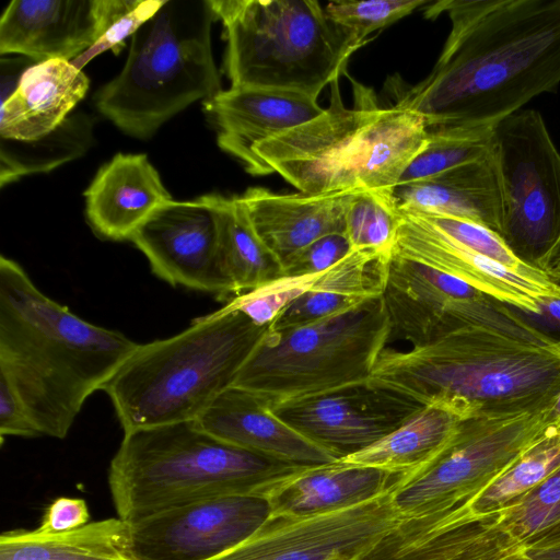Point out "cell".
I'll return each mask as SVG.
<instances>
[{
	"label": "cell",
	"instance_id": "cell-10",
	"mask_svg": "<svg viewBox=\"0 0 560 560\" xmlns=\"http://www.w3.org/2000/svg\"><path fill=\"white\" fill-rule=\"evenodd\" d=\"M549 411L483 413L463 419L436 456L394 483L392 502L404 523L467 508L557 428Z\"/></svg>",
	"mask_w": 560,
	"mask_h": 560
},
{
	"label": "cell",
	"instance_id": "cell-4",
	"mask_svg": "<svg viewBox=\"0 0 560 560\" xmlns=\"http://www.w3.org/2000/svg\"><path fill=\"white\" fill-rule=\"evenodd\" d=\"M329 85V106L318 117L254 147L259 175L278 173L304 194L361 189L394 196L428 143L424 119L377 107L365 94L347 108L339 78Z\"/></svg>",
	"mask_w": 560,
	"mask_h": 560
},
{
	"label": "cell",
	"instance_id": "cell-34",
	"mask_svg": "<svg viewBox=\"0 0 560 560\" xmlns=\"http://www.w3.org/2000/svg\"><path fill=\"white\" fill-rule=\"evenodd\" d=\"M166 0H94L96 42L71 62L80 70L106 50L119 52L132 35L165 4Z\"/></svg>",
	"mask_w": 560,
	"mask_h": 560
},
{
	"label": "cell",
	"instance_id": "cell-40",
	"mask_svg": "<svg viewBox=\"0 0 560 560\" xmlns=\"http://www.w3.org/2000/svg\"><path fill=\"white\" fill-rule=\"evenodd\" d=\"M90 512L83 499L60 497L46 509L37 532L51 535L78 529L89 523Z\"/></svg>",
	"mask_w": 560,
	"mask_h": 560
},
{
	"label": "cell",
	"instance_id": "cell-28",
	"mask_svg": "<svg viewBox=\"0 0 560 560\" xmlns=\"http://www.w3.org/2000/svg\"><path fill=\"white\" fill-rule=\"evenodd\" d=\"M218 218V266L231 299L283 276L278 257L254 231L236 196L214 195Z\"/></svg>",
	"mask_w": 560,
	"mask_h": 560
},
{
	"label": "cell",
	"instance_id": "cell-22",
	"mask_svg": "<svg viewBox=\"0 0 560 560\" xmlns=\"http://www.w3.org/2000/svg\"><path fill=\"white\" fill-rule=\"evenodd\" d=\"M89 78L71 61L28 67L15 89L1 93L0 138L31 142L59 128L89 90Z\"/></svg>",
	"mask_w": 560,
	"mask_h": 560
},
{
	"label": "cell",
	"instance_id": "cell-6",
	"mask_svg": "<svg viewBox=\"0 0 560 560\" xmlns=\"http://www.w3.org/2000/svg\"><path fill=\"white\" fill-rule=\"evenodd\" d=\"M301 468L229 444L191 420L125 433L108 486L118 517L135 523L212 498L259 494Z\"/></svg>",
	"mask_w": 560,
	"mask_h": 560
},
{
	"label": "cell",
	"instance_id": "cell-11",
	"mask_svg": "<svg viewBox=\"0 0 560 560\" xmlns=\"http://www.w3.org/2000/svg\"><path fill=\"white\" fill-rule=\"evenodd\" d=\"M490 145L501 190L500 237L535 267L560 234V153L534 109L501 120Z\"/></svg>",
	"mask_w": 560,
	"mask_h": 560
},
{
	"label": "cell",
	"instance_id": "cell-17",
	"mask_svg": "<svg viewBox=\"0 0 560 560\" xmlns=\"http://www.w3.org/2000/svg\"><path fill=\"white\" fill-rule=\"evenodd\" d=\"M215 122L219 147L259 175L254 147L318 117L324 108L307 95L264 88H230L203 102Z\"/></svg>",
	"mask_w": 560,
	"mask_h": 560
},
{
	"label": "cell",
	"instance_id": "cell-18",
	"mask_svg": "<svg viewBox=\"0 0 560 560\" xmlns=\"http://www.w3.org/2000/svg\"><path fill=\"white\" fill-rule=\"evenodd\" d=\"M359 191L283 195L252 187L236 200L256 234L283 264L325 235L346 234V213Z\"/></svg>",
	"mask_w": 560,
	"mask_h": 560
},
{
	"label": "cell",
	"instance_id": "cell-8",
	"mask_svg": "<svg viewBox=\"0 0 560 560\" xmlns=\"http://www.w3.org/2000/svg\"><path fill=\"white\" fill-rule=\"evenodd\" d=\"M224 27L232 88L291 91L317 100L368 42L315 0H209Z\"/></svg>",
	"mask_w": 560,
	"mask_h": 560
},
{
	"label": "cell",
	"instance_id": "cell-20",
	"mask_svg": "<svg viewBox=\"0 0 560 560\" xmlns=\"http://www.w3.org/2000/svg\"><path fill=\"white\" fill-rule=\"evenodd\" d=\"M97 38L94 0H13L0 20V52L72 61Z\"/></svg>",
	"mask_w": 560,
	"mask_h": 560
},
{
	"label": "cell",
	"instance_id": "cell-5",
	"mask_svg": "<svg viewBox=\"0 0 560 560\" xmlns=\"http://www.w3.org/2000/svg\"><path fill=\"white\" fill-rule=\"evenodd\" d=\"M269 328L226 303L171 338L138 345L102 387L124 432L196 420L234 385Z\"/></svg>",
	"mask_w": 560,
	"mask_h": 560
},
{
	"label": "cell",
	"instance_id": "cell-41",
	"mask_svg": "<svg viewBox=\"0 0 560 560\" xmlns=\"http://www.w3.org/2000/svg\"><path fill=\"white\" fill-rule=\"evenodd\" d=\"M524 555L529 560H560V541L526 548Z\"/></svg>",
	"mask_w": 560,
	"mask_h": 560
},
{
	"label": "cell",
	"instance_id": "cell-26",
	"mask_svg": "<svg viewBox=\"0 0 560 560\" xmlns=\"http://www.w3.org/2000/svg\"><path fill=\"white\" fill-rule=\"evenodd\" d=\"M0 560H135L130 526L107 518L67 533L45 535L36 529L5 532L0 537Z\"/></svg>",
	"mask_w": 560,
	"mask_h": 560
},
{
	"label": "cell",
	"instance_id": "cell-12",
	"mask_svg": "<svg viewBox=\"0 0 560 560\" xmlns=\"http://www.w3.org/2000/svg\"><path fill=\"white\" fill-rule=\"evenodd\" d=\"M392 488L364 503L322 515L270 514L250 537L212 560H365L404 523L393 505Z\"/></svg>",
	"mask_w": 560,
	"mask_h": 560
},
{
	"label": "cell",
	"instance_id": "cell-29",
	"mask_svg": "<svg viewBox=\"0 0 560 560\" xmlns=\"http://www.w3.org/2000/svg\"><path fill=\"white\" fill-rule=\"evenodd\" d=\"M92 122L81 113L69 116L59 128L35 141L0 138L1 186L25 175L48 172L82 155L93 140Z\"/></svg>",
	"mask_w": 560,
	"mask_h": 560
},
{
	"label": "cell",
	"instance_id": "cell-45",
	"mask_svg": "<svg viewBox=\"0 0 560 560\" xmlns=\"http://www.w3.org/2000/svg\"><path fill=\"white\" fill-rule=\"evenodd\" d=\"M511 560H529L528 558L525 557V555H522V556H518L516 558H513Z\"/></svg>",
	"mask_w": 560,
	"mask_h": 560
},
{
	"label": "cell",
	"instance_id": "cell-32",
	"mask_svg": "<svg viewBox=\"0 0 560 560\" xmlns=\"http://www.w3.org/2000/svg\"><path fill=\"white\" fill-rule=\"evenodd\" d=\"M427 130V145L405 171L398 186L432 178L491 152L490 133L477 137L443 128Z\"/></svg>",
	"mask_w": 560,
	"mask_h": 560
},
{
	"label": "cell",
	"instance_id": "cell-36",
	"mask_svg": "<svg viewBox=\"0 0 560 560\" xmlns=\"http://www.w3.org/2000/svg\"><path fill=\"white\" fill-rule=\"evenodd\" d=\"M409 213L424 220L472 250L503 265L514 272L533 277L545 275L536 267L518 258L497 233L481 224L444 214Z\"/></svg>",
	"mask_w": 560,
	"mask_h": 560
},
{
	"label": "cell",
	"instance_id": "cell-21",
	"mask_svg": "<svg viewBox=\"0 0 560 560\" xmlns=\"http://www.w3.org/2000/svg\"><path fill=\"white\" fill-rule=\"evenodd\" d=\"M85 196L90 226L102 238L125 241L172 199L145 154H116L91 182Z\"/></svg>",
	"mask_w": 560,
	"mask_h": 560
},
{
	"label": "cell",
	"instance_id": "cell-15",
	"mask_svg": "<svg viewBox=\"0 0 560 560\" xmlns=\"http://www.w3.org/2000/svg\"><path fill=\"white\" fill-rule=\"evenodd\" d=\"M218 238L214 194H210L162 203L130 241L145 255L159 278L174 287L228 300L218 266Z\"/></svg>",
	"mask_w": 560,
	"mask_h": 560
},
{
	"label": "cell",
	"instance_id": "cell-30",
	"mask_svg": "<svg viewBox=\"0 0 560 560\" xmlns=\"http://www.w3.org/2000/svg\"><path fill=\"white\" fill-rule=\"evenodd\" d=\"M560 468V428L526 451L468 506L472 514L500 512Z\"/></svg>",
	"mask_w": 560,
	"mask_h": 560
},
{
	"label": "cell",
	"instance_id": "cell-38",
	"mask_svg": "<svg viewBox=\"0 0 560 560\" xmlns=\"http://www.w3.org/2000/svg\"><path fill=\"white\" fill-rule=\"evenodd\" d=\"M352 247L346 234L325 235L290 256L283 264V276L304 277L320 273L346 257Z\"/></svg>",
	"mask_w": 560,
	"mask_h": 560
},
{
	"label": "cell",
	"instance_id": "cell-23",
	"mask_svg": "<svg viewBox=\"0 0 560 560\" xmlns=\"http://www.w3.org/2000/svg\"><path fill=\"white\" fill-rule=\"evenodd\" d=\"M399 475L383 469L350 465L340 459L303 467L275 481L259 493L271 515L307 517L345 510L380 497Z\"/></svg>",
	"mask_w": 560,
	"mask_h": 560
},
{
	"label": "cell",
	"instance_id": "cell-35",
	"mask_svg": "<svg viewBox=\"0 0 560 560\" xmlns=\"http://www.w3.org/2000/svg\"><path fill=\"white\" fill-rule=\"evenodd\" d=\"M429 0H362L331 1L325 7L327 15L340 27L352 33L358 39L366 37L415 10L429 4Z\"/></svg>",
	"mask_w": 560,
	"mask_h": 560
},
{
	"label": "cell",
	"instance_id": "cell-19",
	"mask_svg": "<svg viewBox=\"0 0 560 560\" xmlns=\"http://www.w3.org/2000/svg\"><path fill=\"white\" fill-rule=\"evenodd\" d=\"M195 421L229 444L291 465L310 467L339 459L279 419L264 398L236 386L223 392Z\"/></svg>",
	"mask_w": 560,
	"mask_h": 560
},
{
	"label": "cell",
	"instance_id": "cell-9",
	"mask_svg": "<svg viewBox=\"0 0 560 560\" xmlns=\"http://www.w3.org/2000/svg\"><path fill=\"white\" fill-rule=\"evenodd\" d=\"M389 335L382 295L306 325L269 328L233 386L273 405L368 382Z\"/></svg>",
	"mask_w": 560,
	"mask_h": 560
},
{
	"label": "cell",
	"instance_id": "cell-14",
	"mask_svg": "<svg viewBox=\"0 0 560 560\" xmlns=\"http://www.w3.org/2000/svg\"><path fill=\"white\" fill-rule=\"evenodd\" d=\"M270 514L260 494L178 506L129 523L131 552L135 560H212L250 537Z\"/></svg>",
	"mask_w": 560,
	"mask_h": 560
},
{
	"label": "cell",
	"instance_id": "cell-16",
	"mask_svg": "<svg viewBox=\"0 0 560 560\" xmlns=\"http://www.w3.org/2000/svg\"><path fill=\"white\" fill-rule=\"evenodd\" d=\"M399 212L401 221L393 254L458 278L524 314L538 315L540 302L560 299V284L546 275L533 277L514 272L415 214Z\"/></svg>",
	"mask_w": 560,
	"mask_h": 560
},
{
	"label": "cell",
	"instance_id": "cell-31",
	"mask_svg": "<svg viewBox=\"0 0 560 560\" xmlns=\"http://www.w3.org/2000/svg\"><path fill=\"white\" fill-rule=\"evenodd\" d=\"M498 520L525 549L560 541V468L500 511Z\"/></svg>",
	"mask_w": 560,
	"mask_h": 560
},
{
	"label": "cell",
	"instance_id": "cell-27",
	"mask_svg": "<svg viewBox=\"0 0 560 560\" xmlns=\"http://www.w3.org/2000/svg\"><path fill=\"white\" fill-rule=\"evenodd\" d=\"M465 419L451 407L432 402L369 447L340 458L404 476L428 464L448 442Z\"/></svg>",
	"mask_w": 560,
	"mask_h": 560
},
{
	"label": "cell",
	"instance_id": "cell-42",
	"mask_svg": "<svg viewBox=\"0 0 560 560\" xmlns=\"http://www.w3.org/2000/svg\"><path fill=\"white\" fill-rule=\"evenodd\" d=\"M552 326L560 327V299H545L539 304L538 315Z\"/></svg>",
	"mask_w": 560,
	"mask_h": 560
},
{
	"label": "cell",
	"instance_id": "cell-43",
	"mask_svg": "<svg viewBox=\"0 0 560 560\" xmlns=\"http://www.w3.org/2000/svg\"><path fill=\"white\" fill-rule=\"evenodd\" d=\"M560 259V234L549 250L536 262L535 267L544 271Z\"/></svg>",
	"mask_w": 560,
	"mask_h": 560
},
{
	"label": "cell",
	"instance_id": "cell-3",
	"mask_svg": "<svg viewBox=\"0 0 560 560\" xmlns=\"http://www.w3.org/2000/svg\"><path fill=\"white\" fill-rule=\"evenodd\" d=\"M138 345L77 316L45 295L16 261L0 257V373L40 435L66 438L86 398Z\"/></svg>",
	"mask_w": 560,
	"mask_h": 560
},
{
	"label": "cell",
	"instance_id": "cell-1",
	"mask_svg": "<svg viewBox=\"0 0 560 560\" xmlns=\"http://www.w3.org/2000/svg\"><path fill=\"white\" fill-rule=\"evenodd\" d=\"M451 32L431 72L396 88L395 105L427 128L487 136L501 120L560 84V0H439Z\"/></svg>",
	"mask_w": 560,
	"mask_h": 560
},
{
	"label": "cell",
	"instance_id": "cell-7",
	"mask_svg": "<svg viewBox=\"0 0 560 560\" xmlns=\"http://www.w3.org/2000/svg\"><path fill=\"white\" fill-rule=\"evenodd\" d=\"M215 20L209 0H166L133 34L121 71L95 94L100 113L122 132L147 139L190 104L219 94Z\"/></svg>",
	"mask_w": 560,
	"mask_h": 560
},
{
	"label": "cell",
	"instance_id": "cell-24",
	"mask_svg": "<svg viewBox=\"0 0 560 560\" xmlns=\"http://www.w3.org/2000/svg\"><path fill=\"white\" fill-rule=\"evenodd\" d=\"M397 208L455 217L481 224L500 236L502 201L492 154L459 165L432 178L399 185L394 191Z\"/></svg>",
	"mask_w": 560,
	"mask_h": 560
},
{
	"label": "cell",
	"instance_id": "cell-13",
	"mask_svg": "<svg viewBox=\"0 0 560 560\" xmlns=\"http://www.w3.org/2000/svg\"><path fill=\"white\" fill-rule=\"evenodd\" d=\"M423 407L369 382L270 405L279 419L339 459L376 443Z\"/></svg>",
	"mask_w": 560,
	"mask_h": 560
},
{
	"label": "cell",
	"instance_id": "cell-37",
	"mask_svg": "<svg viewBox=\"0 0 560 560\" xmlns=\"http://www.w3.org/2000/svg\"><path fill=\"white\" fill-rule=\"evenodd\" d=\"M318 276L319 273L304 277L282 276L237 295L228 303L257 325H270L283 308L312 287Z\"/></svg>",
	"mask_w": 560,
	"mask_h": 560
},
{
	"label": "cell",
	"instance_id": "cell-44",
	"mask_svg": "<svg viewBox=\"0 0 560 560\" xmlns=\"http://www.w3.org/2000/svg\"><path fill=\"white\" fill-rule=\"evenodd\" d=\"M549 419L557 428H560V395L550 408Z\"/></svg>",
	"mask_w": 560,
	"mask_h": 560
},
{
	"label": "cell",
	"instance_id": "cell-39",
	"mask_svg": "<svg viewBox=\"0 0 560 560\" xmlns=\"http://www.w3.org/2000/svg\"><path fill=\"white\" fill-rule=\"evenodd\" d=\"M0 435L2 441L4 436L40 435L15 387L3 373H0Z\"/></svg>",
	"mask_w": 560,
	"mask_h": 560
},
{
	"label": "cell",
	"instance_id": "cell-2",
	"mask_svg": "<svg viewBox=\"0 0 560 560\" xmlns=\"http://www.w3.org/2000/svg\"><path fill=\"white\" fill-rule=\"evenodd\" d=\"M483 293L455 330L420 348H385L369 383L464 418L549 409L560 395V338Z\"/></svg>",
	"mask_w": 560,
	"mask_h": 560
},
{
	"label": "cell",
	"instance_id": "cell-33",
	"mask_svg": "<svg viewBox=\"0 0 560 560\" xmlns=\"http://www.w3.org/2000/svg\"><path fill=\"white\" fill-rule=\"evenodd\" d=\"M400 221L394 196L361 190L348 207L345 233L352 249L390 255Z\"/></svg>",
	"mask_w": 560,
	"mask_h": 560
},
{
	"label": "cell",
	"instance_id": "cell-25",
	"mask_svg": "<svg viewBox=\"0 0 560 560\" xmlns=\"http://www.w3.org/2000/svg\"><path fill=\"white\" fill-rule=\"evenodd\" d=\"M389 257L375 249H352L320 272L308 290L280 312L270 328L281 330L306 325L381 296Z\"/></svg>",
	"mask_w": 560,
	"mask_h": 560
}]
</instances>
